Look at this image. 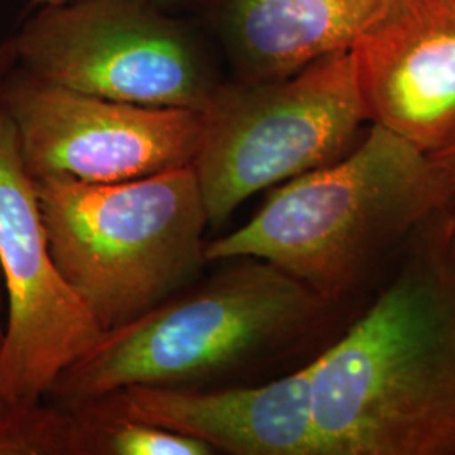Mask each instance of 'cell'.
Returning <instances> with one entry per match:
<instances>
[{
	"label": "cell",
	"mask_w": 455,
	"mask_h": 455,
	"mask_svg": "<svg viewBox=\"0 0 455 455\" xmlns=\"http://www.w3.org/2000/svg\"><path fill=\"white\" fill-rule=\"evenodd\" d=\"M0 455H95L93 423L80 408L5 407Z\"/></svg>",
	"instance_id": "cell-12"
},
{
	"label": "cell",
	"mask_w": 455,
	"mask_h": 455,
	"mask_svg": "<svg viewBox=\"0 0 455 455\" xmlns=\"http://www.w3.org/2000/svg\"><path fill=\"white\" fill-rule=\"evenodd\" d=\"M435 163L439 164L440 169L447 174V178L454 184L455 188V146L437 156H430Z\"/></svg>",
	"instance_id": "cell-14"
},
{
	"label": "cell",
	"mask_w": 455,
	"mask_h": 455,
	"mask_svg": "<svg viewBox=\"0 0 455 455\" xmlns=\"http://www.w3.org/2000/svg\"><path fill=\"white\" fill-rule=\"evenodd\" d=\"M195 167L212 227L251 196L336 163L368 122L351 51L291 76L218 86Z\"/></svg>",
	"instance_id": "cell-5"
},
{
	"label": "cell",
	"mask_w": 455,
	"mask_h": 455,
	"mask_svg": "<svg viewBox=\"0 0 455 455\" xmlns=\"http://www.w3.org/2000/svg\"><path fill=\"white\" fill-rule=\"evenodd\" d=\"M235 261L195 292L103 331L49 393L75 408L129 387H188L307 336L334 307L268 261Z\"/></svg>",
	"instance_id": "cell-3"
},
{
	"label": "cell",
	"mask_w": 455,
	"mask_h": 455,
	"mask_svg": "<svg viewBox=\"0 0 455 455\" xmlns=\"http://www.w3.org/2000/svg\"><path fill=\"white\" fill-rule=\"evenodd\" d=\"M147 2H150L152 5H156L157 9H169V7H176V5H180V4H184V2H188V0H147Z\"/></svg>",
	"instance_id": "cell-16"
},
{
	"label": "cell",
	"mask_w": 455,
	"mask_h": 455,
	"mask_svg": "<svg viewBox=\"0 0 455 455\" xmlns=\"http://www.w3.org/2000/svg\"><path fill=\"white\" fill-rule=\"evenodd\" d=\"M33 180H140L195 163L204 114L93 97L33 75L0 98Z\"/></svg>",
	"instance_id": "cell-8"
},
{
	"label": "cell",
	"mask_w": 455,
	"mask_h": 455,
	"mask_svg": "<svg viewBox=\"0 0 455 455\" xmlns=\"http://www.w3.org/2000/svg\"><path fill=\"white\" fill-rule=\"evenodd\" d=\"M309 363L315 455H455V204Z\"/></svg>",
	"instance_id": "cell-1"
},
{
	"label": "cell",
	"mask_w": 455,
	"mask_h": 455,
	"mask_svg": "<svg viewBox=\"0 0 455 455\" xmlns=\"http://www.w3.org/2000/svg\"><path fill=\"white\" fill-rule=\"evenodd\" d=\"M14 51L43 82L125 103L204 112L218 88L191 34L147 0L44 7Z\"/></svg>",
	"instance_id": "cell-6"
},
{
	"label": "cell",
	"mask_w": 455,
	"mask_h": 455,
	"mask_svg": "<svg viewBox=\"0 0 455 455\" xmlns=\"http://www.w3.org/2000/svg\"><path fill=\"white\" fill-rule=\"evenodd\" d=\"M66 2H73V0H34V5H43V7H51V5H61Z\"/></svg>",
	"instance_id": "cell-17"
},
{
	"label": "cell",
	"mask_w": 455,
	"mask_h": 455,
	"mask_svg": "<svg viewBox=\"0 0 455 455\" xmlns=\"http://www.w3.org/2000/svg\"><path fill=\"white\" fill-rule=\"evenodd\" d=\"M12 54H16V51H14V46H4V48H0V78H2V75H4V69H5V66H7V61L11 60V56Z\"/></svg>",
	"instance_id": "cell-15"
},
{
	"label": "cell",
	"mask_w": 455,
	"mask_h": 455,
	"mask_svg": "<svg viewBox=\"0 0 455 455\" xmlns=\"http://www.w3.org/2000/svg\"><path fill=\"white\" fill-rule=\"evenodd\" d=\"M387 2L223 0L220 29L240 82H268L351 51Z\"/></svg>",
	"instance_id": "cell-11"
},
{
	"label": "cell",
	"mask_w": 455,
	"mask_h": 455,
	"mask_svg": "<svg viewBox=\"0 0 455 455\" xmlns=\"http://www.w3.org/2000/svg\"><path fill=\"white\" fill-rule=\"evenodd\" d=\"M75 408L164 427L227 454L315 455L309 364L259 387H129Z\"/></svg>",
	"instance_id": "cell-10"
},
{
	"label": "cell",
	"mask_w": 455,
	"mask_h": 455,
	"mask_svg": "<svg viewBox=\"0 0 455 455\" xmlns=\"http://www.w3.org/2000/svg\"><path fill=\"white\" fill-rule=\"evenodd\" d=\"M83 410L93 423L95 455H210L212 447L169 428Z\"/></svg>",
	"instance_id": "cell-13"
},
{
	"label": "cell",
	"mask_w": 455,
	"mask_h": 455,
	"mask_svg": "<svg viewBox=\"0 0 455 455\" xmlns=\"http://www.w3.org/2000/svg\"><path fill=\"white\" fill-rule=\"evenodd\" d=\"M454 204L439 164L371 124L336 163L278 184L246 225L206 242L204 257L268 261L336 304Z\"/></svg>",
	"instance_id": "cell-2"
},
{
	"label": "cell",
	"mask_w": 455,
	"mask_h": 455,
	"mask_svg": "<svg viewBox=\"0 0 455 455\" xmlns=\"http://www.w3.org/2000/svg\"><path fill=\"white\" fill-rule=\"evenodd\" d=\"M2 336H4V334H0V347H2Z\"/></svg>",
	"instance_id": "cell-18"
},
{
	"label": "cell",
	"mask_w": 455,
	"mask_h": 455,
	"mask_svg": "<svg viewBox=\"0 0 455 455\" xmlns=\"http://www.w3.org/2000/svg\"><path fill=\"white\" fill-rule=\"evenodd\" d=\"M351 54L370 124L427 156L455 146V0H388Z\"/></svg>",
	"instance_id": "cell-9"
},
{
	"label": "cell",
	"mask_w": 455,
	"mask_h": 455,
	"mask_svg": "<svg viewBox=\"0 0 455 455\" xmlns=\"http://www.w3.org/2000/svg\"><path fill=\"white\" fill-rule=\"evenodd\" d=\"M33 180L52 260L101 331L176 295L206 261L193 164L112 184Z\"/></svg>",
	"instance_id": "cell-4"
},
{
	"label": "cell",
	"mask_w": 455,
	"mask_h": 455,
	"mask_svg": "<svg viewBox=\"0 0 455 455\" xmlns=\"http://www.w3.org/2000/svg\"><path fill=\"white\" fill-rule=\"evenodd\" d=\"M0 272L9 304L0 347V400L5 407L31 405L103 331L52 260L34 180L2 103Z\"/></svg>",
	"instance_id": "cell-7"
}]
</instances>
